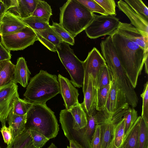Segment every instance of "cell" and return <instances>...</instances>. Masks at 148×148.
<instances>
[{"instance_id": "d590c367", "label": "cell", "mask_w": 148, "mask_h": 148, "mask_svg": "<svg viewBox=\"0 0 148 148\" xmlns=\"http://www.w3.org/2000/svg\"><path fill=\"white\" fill-rule=\"evenodd\" d=\"M134 10L148 19V8L141 0H124Z\"/></svg>"}, {"instance_id": "d6986e66", "label": "cell", "mask_w": 148, "mask_h": 148, "mask_svg": "<svg viewBox=\"0 0 148 148\" xmlns=\"http://www.w3.org/2000/svg\"><path fill=\"white\" fill-rule=\"evenodd\" d=\"M123 113L121 112L101 123V148H108L111 140L115 125L123 118Z\"/></svg>"}, {"instance_id": "681fc988", "label": "cell", "mask_w": 148, "mask_h": 148, "mask_svg": "<svg viewBox=\"0 0 148 148\" xmlns=\"http://www.w3.org/2000/svg\"><path fill=\"white\" fill-rule=\"evenodd\" d=\"M145 148H148V146H146Z\"/></svg>"}, {"instance_id": "30bf717a", "label": "cell", "mask_w": 148, "mask_h": 148, "mask_svg": "<svg viewBox=\"0 0 148 148\" xmlns=\"http://www.w3.org/2000/svg\"><path fill=\"white\" fill-rule=\"evenodd\" d=\"M111 75L110 90L105 108L103 111L111 116H113L123 110L127 109L129 105L116 79L111 74Z\"/></svg>"}, {"instance_id": "f907efd6", "label": "cell", "mask_w": 148, "mask_h": 148, "mask_svg": "<svg viewBox=\"0 0 148 148\" xmlns=\"http://www.w3.org/2000/svg\"><path fill=\"white\" fill-rule=\"evenodd\" d=\"M67 148H69V147L68 146H67Z\"/></svg>"}, {"instance_id": "ab89813d", "label": "cell", "mask_w": 148, "mask_h": 148, "mask_svg": "<svg viewBox=\"0 0 148 148\" xmlns=\"http://www.w3.org/2000/svg\"><path fill=\"white\" fill-rule=\"evenodd\" d=\"M33 145L35 148L43 147L49 139L45 136L36 131L30 130Z\"/></svg>"}, {"instance_id": "4fadbf2b", "label": "cell", "mask_w": 148, "mask_h": 148, "mask_svg": "<svg viewBox=\"0 0 148 148\" xmlns=\"http://www.w3.org/2000/svg\"><path fill=\"white\" fill-rule=\"evenodd\" d=\"M58 79L59 83L61 94L64 101L66 109L69 110L79 103L78 100L79 95L78 90L67 78L59 74Z\"/></svg>"}, {"instance_id": "d6a6232c", "label": "cell", "mask_w": 148, "mask_h": 148, "mask_svg": "<svg viewBox=\"0 0 148 148\" xmlns=\"http://www.w3.org/2000/svg\"><path fill=\"white\" fill-rule=\"evenodd\" d=\"M51 26L61 38L63 42L67 43L69 45H74V37L59 23L53 22Z\"/></svg>"}, {"instance_id": "44dd1931", "label": "cell", "mask_w": 148, "mask_h": 148, "mask_svg": "<svg viewBox=\"0 0 148 148\" xmlns=\"http://www.w3.org/2000/svg\"><path fill=\"white\" fill-rule=\"evenodd\" d=\"M26 118L27 114L23 115H18L13 113L12 110L10 112L7 121L13 140L25 130Z\"/></svg>"}, {"instance_id": "3957f363", "label": "cell", "mask_w": 148, "mask_h": 148, "mask_svg": "<svg viewBox=\"0 0 148 148\" xmlns=\"http://www.w3.org/2000/svg\"><path fill=\"white\" fill-rule=\"evenodd\" d=\"M102 56L105 60L111 74L117 79L119 86L124 92L129 105L136 107L138 99L123 69L112 41L108 40L100 44Z\"/></svg>"}, {"instance_id": "d4e9b609", "label": "cell", "mask_w": 148, "mask_h": 148, "mask_svg": "<svg viewBox=\"0 0 148 148\" xmlns=\"http://www.w3.org/2000/svg\"><path fill=\"white\" fill-rule=\"evenodd\" d=\"M14 66L10 60L0 62V88L13 82Z\"/></svg>"}, {"instance_id": "b9f144b4", "label": "cell", "mask_w": 148, "mask_h": 148, "mask_svg": "<svg viewBox=\"0 0 148 148\" xmlns=\"http://www.w3.org/2000/svg\"><path fill=\"white\" fill-rule=\"evenodd\" d=\"M0 131L4 142L7 145H8L13 140L12 134L10 129L7 127L5 125H2Z\"/></svg>"}, {"instance_id": "7bdbcfd3", "label": "cell", "mask_w": 148, "mask_h": 148, "mask_svg": "<svg viewBox=\"0 0 148 148\" xmlns=\"http://www.w3.org/2000/svg\"><path fill=\"white\" fill-rule=\"evenodd\" d=\"M11 58L10 51L7 50L0 42V62L10 60Z\"/></svg>"}, {"instance_id": "9c48e42d", "label": "cell", "mask_w": 148, "mask_h": 148, "mask_svg": "<svg viewBox=\"0 0 148 148\" xmlns=\"http://www.w3.org/2000/svg\"><path fill=\"white\" fill-rule=\"evenodd\" d=\"M120 23L119 19L115 16L94 14L93 20L84 30L88 38L96 39L110 36L117 29Z\"/></svg>"}, {"instance_id": "74e56055", "label": "cell", "mask_w": 148, "mask_h": 148, "mask_svg": "<svg viewBox=\"0 0 148 148\" xmlns=\"http://www.w3.org/2000/svg\"><path fill=\"white\" fill-rule=\"evenodd\" d=\"M143 91L140 97L143 100L142 112L141 116L148 123V82L145 84Z\"/></svg>"}, {"instance_id": "ee69618b", "label": "cell", "mask_w": 148, "mask_h": 148, "mask_svg": "<svg viewBox=\"0 0 148 148\" xmlns=\"http://www.w3.org/2000/svg\"><path fill=\"white\" fill-rule=\"evenodd\" d=\"M5 6L7 11L11 8L17 7L18 5V0H1Z\"/></svg>"}, {"instance_id": "ba28073f", "label": "cell", "mask_w": 148, "mask_h": 148, "mask_svg": "<svg viewBox=\"0 0 148 148\" xmlns=\"http://www.w3.org/2000/svg\"><path fill=\"white\" fill-rule=\"evenodd\" d=\"M1 42L8 50H23L37 40L33 30L28 26L12 33L0 36Z\"/></svg>"}, {"instance_id": "f1b7e54d", "label": "cell", "mask_w": 148, "mask_h": 148, "mask_svg": "<svg viewBox=\"0 0 148 148\" xmlns=\"http://www.w3.org/2000/svg\"><path fill=\"white\" fill-rule=\"evenodd\" d=\"M19 18L25 24L34 30L45 29L50 26L49 22L40 17L31 16L25 18Z\"/></svg>"}, {"instance_id": "f35d334b", "label": "cell", "mask_w": 148, "mask_h": 148, "mask_svg": "<svg viewBox=\"0 0 148 148\" xmlns=\"http://www.w3.org/2000/svg\"><path fill=\"white\" fill-rule=\"evenodd\" d=\"M105 11L108 15L115 16L116 15V4L114 0H94Z\"/></svg>"}, {"instance_id": "1f68e13d", "label": "cell", "mask_w": 148, "mask_h": 148, "mask_svg": "<svg viewBox=\"0 0 148 148\" xmlns=\"http://www.w3.org/2000/svg\"><path fill=\"white\" fill-rule=\"evenodd\" d=\"M148 146V123L141 116L139 124L138 148H145Z\"/></svg>"}, {"instance_id": "2e32d148", "label": "cell", "mask_w": 148, "mask_h": 148, "mask_svg": "<svg viewBox=\"0 0 148 148\" xmlns=\"http://www.w3.org/2000/svg\"><path fill=\"white\" fill-rule=\"evenodd\" d=\"M27 26L18 17L8 11L0 20V36L18 31Z\"/></svg>"}, {"instance_id": "5bb4252c", "label": "cell", "mask_w": 148, "mask_h": 148, "mask_svg": "<svg viewBox=\"0 0 148 148\" xmlns=\"http://www.w3.org/2000/svg\"><path fill=\"white\" fill-rule=\"evenodd\" d=\"M117 5L119 10L130 20L131 24L137 29L145 37L148 39V19L134 10L124 0L118 1Z\"/></svg>"}, {"instance_id": "8fae6325", "label": "cell", "mask_w": 148, "mask_h": 148, "mask_svg": "<svg viewBox=\"0 0 148 148\" xmlns=\"http://www.w3.org/2000/svg\"><path fill=\"white\" fill-rule=\"evenodd\" d=\"M106 64L105 60L96 48L94 47L89 52L87 58L83 61L84 70L82 87L83 94L87 88L88 75H91L94 85L95 87L96 81L98 74L102 67Z\"/></svg>"}, {"instance_id": "603a6c76", "label": "cell", "mask_w": 148, "mask_h": 148, "mask_svg": "<svg viewBox=\"0 0 148 148\" xmlns=\"http://www.w3.org/2000/svg\"><path fill=\"white\" fill-rule=\"evenodd\" d=\"M71 113L73 128L78 130L85 127L87 123V115L80 103L73 106L68 110Z\"/></svg>"}, {"instance_id": "816d5d0a", "label": "cell", "mask_w": 148, "mask_h": 148, "mask_svg": "<svg viewBox=\"0 0 148 148\" xmlns=\"http://www.w3.org/2000/svg\"><path fill=\"white\" fill-rule=\"evenodd\" d=\"M0 148H1V147H0Z\"/></svg>"}, {"instance_id": "7dc6e473", "label": "cell", "mask_w": 148, "mask_h": 148, "mask_svg": "<svg viewBox=\"0 0 148 148\" xmlns=\"http://www.w3.org/2000/svg\"><path fill=\"white\" fill-rule=\"evenodd\" d=\"M70 143V148H80L77 145L73 143L69 142Z\"/></svg>"}, {"instance_id": "7c38bea8", "label": "cell", "mask_w": 148, "mask_h": 148, "mask_svg": "<svg viewBox=\"0 0 148 148\" xmlns=\"http://www.w3.org/2000/svg\"><path fill=\"white\" fill-rule=\"evenodd\" d=\"M18 97V86L13 82L0 88V121L2 125H6L13 103Z\"/></svg>"}, {"instance_id": "8992f818", "label": "cell", "mask_w": 148, "mask_h": 148, "mask_svg": "<svg viewBox=\"0 0 148 148\" xmlns=\"http://www.w3.org/2000/svg\"><path fill=\"white\" fill-rule=\"evenodd\" d=\"M71 116L70 112L66 109L61 110L60 114V122L65 136L69 142L76 144L80 148H91V140L95 126L98 123L97 112L92 116H89L87 115L86 126L78 130L73 128Z\"/></svg>"}, {"instance_id": "484cf974", "label": "cell", "mask_w": 148, "mask_h": 148, "mask_svg": "<svg viewBox=\"0 0 148 148\" xmlns=\"http://www.w3.org/2000/svg\"><path fill=\"white\" fill-rule=\"evenodd\" d=\"M6 148H35L33 144L30 130L25 129L7 145Z\"/></svg>"}, {"instance_id": "f6af8a7d", "label": "cell", "mask_w": 148, "mask_h": 148, "mask_svg": "<svg viewBox=\"0 0 148 148\" xmlns=\"http://www.w3.org/2000/svg\"><path fill=\"white\" fill-rule=\"evenodd\" d=\"M7 11V9L1 0H0V20L3 14Z\"/></svg>"}, {"instance_id": "52a82bcc", "label": "cell", "mask_w": 148, "mask_h": 148, "mask_svg": "<svg viewBox=\"0 0 148 148\" xmlns=\"http://www.w3.org/2000/svg\"><path fill=\"white\" fill-rule=\"evenodd\" d=\"M56 51L61 62L70 75L72 83L75 87H82L84 76L83 61L76 56L69 45L66 42H61Z\"/></svg>"}, {"instance_id": "4dcf8cb0", "label": "cell", "mask_w": 148, "mask_h": 148, "mask_svg": "<svg viewBox=\"0 0 148 148\" xmlns=\"http://www.w3.org/2000/svg\"><path fill=\"white\" fill-rule=\"evenodd\" d=\"M111 75L107 64L100 71L96 81L95 87L100 88L110 84Z\"/></svg>"}, {"instance_id": "f546056e", "label": "cell", "mask_w": 148, "mask_h": 148, "mask_svg": "<svg viewBox=\"0 0 148 148\" xmlns=\"http://www.w3.org/2000/svg\"><path fill=\"white\" fill-rule=\"evenodd\" d=\"M138 117L137 111L134 108L129 107L125 110L123 116L124 121V136L127 134Z\"/></svg>"}, {"instance_id": "8d00e7d4", "label": "cell", "mask_w": 148, "mask_h": 148, "mask_svg": "<svg viewBox=\"0 0 148 148\" xmlns=\"http://www.w3.org/2000/svg\"><path fill=\"white\" fill-rule=\"evenodd\" d=\"M91 12L99 13L102 15H108L104 10L94 0H77Z\"/></svg>"}, {"instance_id": "cb8c5ba5", "label": "cell", "mask_w": 148, "mask_h": 148, "mask_svg": "<svg viewBox=\"0 0 148 148\" xmlns=\"http://www.w3.org/2000/svg\"><path fill=\"white\" fill-rule=\"evenodd\" d=\"M140 117V116L138 117L130 129L124 136L120 148H138Z\"/></svg>"}, {"instance_id": "7402d4cb", "label": "cell", "mask_w": 148, "mask_h": 148, "mask_svg": "<svg viewBox=\"0 0 148 148\" xmlns=\"http://www.w3.org/2000/svg\"><path fill=\"white\" fill-rule=\"evenodd\" d=\"M37 1L38 0H18V6L8 11L20 18L28 17L32 15Z\"/></svg>"}, {"instance_id": "e0dca14e", "label": "cell", "mask_w": 148, "mask_h": 148, "mask_svg": "<svg viewBox=\"0 0 148 148\" xmlns=\"http://www.w3.org/2000/svg\"><path fill=\"white\" fill-rule=\"evenodd\" d=\"M121 34L137 44L145 52H148V39L131 24L121 22L116 29Z\"/></svg>"}, {"instance_id": "c3c4849f", "label": "cell", "mask_w": 148, "mask_h": 148, "mask_svg": "<svg viewBox=\"0 0 148 148\" xmlns=\"http://www.w3.org/2000/svg\"><path fill=\"white\" fill-rule=\"evenodd\" d=\"M47 148H57L55 145L52 143Z\"/></svg>"}, {"instance_id": "277c9868", "label": "cell", "mask_w": 148, "mask_h": 148, "mask_svg": "<svg viewBox=\"0 0 148 148\" xmlns=\"http://www.w3.org/2000/svg\"><path fill=\"white\" fill-rule=\"evenodd\" d=\"M60 24L74 37L84 30L94 14L77 0H68L60 8Z\"/></svg>"}, {"instance_id": "9a60e30c", "label": "cell", "mask_w": 148, "mask_h": 148, "mask_svg": "<svg viewBox=\"0 0 148 148\" xmlns=\"http://www.w3.org/2000/svg\"><path fill=\"white\" fill-rule=\"evenodd\" d=\"M88 77L87 88L84 94V101L80 104L87 115L90 116L95 115L97 111V88L94 85L90 74L88 75Z\"/></svg>"}, {"instance_id": "836d02e7", "label": "cell", "mask_w": 148, "mask_h": 148, "mask_svg": "<svg viewBox=\"0 0 148 148\" xmlns=\"http://www.w3.org/2000/svg\"><path fill=\"white\" fill-rule=\"evenodd\" d=\"M33 104L18 97L14 101L12 111L14 114L19 115L27 114Z\"/></svg>"}, {"instance_id": "6da1fadb", "label": "cell", "mask_w": 148, "mask_h": 148, "mask_svg": "<svg viewBox=\"0 0 148 148\" xmlns=\"http://www.w3.org/2000/svg\"><path fill=\"white\" fill-rule=\"evenodd\" d=\"M110 36L121 64L135 88L148 52H145L137 44L117 29Z\"/></svg>"}, {"instance_id": "5b68a950", "label": "cell", "mask_w": 148, "mask_h": 148, "mask_svg": "<svg viewBox=\"0 0 148 148\" xmlns=\"http://www.w3.org/2000/svg\"><path fill=\"white\" fill-rule=\"evenodd\" d=\"M59 126L54 112L46 104H33L27 113L25 129L39 132L49 140L57 136Z\"/></svg>"}, {"instance_id": "ac0fdd59", "label": "cell", "mask_w": 148, "mask_h": 148, "mask_svg": "<svg viewBox=\"0 0 148 148\" xmlns=\"http://www.w3.org/2000/svg\"><path fill=\"white\" fill-rule=\"evenodd\" d=\"M34 31L37 36V40L51 51H56V48L60 46L61 42H63L51 25L45 29Z\"/></svg>"}, {"instance_id": "e575fe53", "label": "cell", "mask_w": 148, "mask_h": 148, "mask_svg": "<svg viewBox=\"0 0 148 148\" xmlns=\"http://www.w3.org/2000/svg\"><path fill=\"white\" fill-rule=\"evenodd\" d=\"M110 87V84L100 88H97L96 110L103 111L105 106Z\"/></svg>"}, {"instance_id": "bcb514c9", "label": "cell", "mask_w": 148, "mask_h": 148, "mask_svg": "<svg viewBox=\"0 0 148 148\" xmlns=\"http://www.w3.org/2000/svg\"><path fill=\"white\" fill-rule=\"evenodd\" d=\"M144 64L145 66V71L146 73L148 74V52L146 54V58L144 62Z\"/></svg>"}, {"instance_id": "60d3db41", "label": "cell", "mask_w": 148, "mask_h": 148, "mask_svg": "<svg viewBox=\"0 0 148 148\" xmlns=\"http://www.w3.org/2000/svg\"><path fill=\"white\" fill-rule=\"evenodd\" d=\"M101 130L100 125H97L90 143L91 148H101Z\"/></svg>"}, {"instance_id": "4316f807", "label": "cell", "mask_w": 148, "mask_h": 148, "mask_svg": "<svg viewBox=\"0 0 148 148\" xmlns=\"http://www.w3.org/2000/svg\"><path fill=\"white\" fill-rule=\"evenodd\" d=\"M124 136V121L123 118L114 126L113 135L108 148H120Z\"/></svg>"}, {"instance_id": "83f0119b", "label": "cell", "mask_w": 148, "mask_h": 148, "mask_svg": "<svg viewBox=\"0 0 148 148\" xmlns=\"http://www.w3.org/2000/svg\"><path fill=\"white\" fill-rule=\"evenodd\" d=\"M52 15V9L47 3L44 1L38 0L36 7L31 16L41 18L49 22Z\"/></svg>"}, {"instance_id": "ffe728a7", "label": "cell", "mask_w": 148, "mask_h": 148, "mask_svg": "<svg viewBox=\"0 0 148 148\" xmlns=\"http://www.w3.org/2000/svg\"><path fill=\"white\" fill-rule=\"evenodd\" d=\"M31 74L25 58H19L15 65L13 82L16 84L18 83L25 88L28 85Z\"/></svg>"}, {"instance_id": "7a4b0ae2", "label": "cell", "mask_w": 148, "mask_h": 148, "mask_svg": "<svg viewBox=\"0 0 148 148\" xmlns=\"http://www.w3.org/2000/svg\"><path fill=\"white\" fill-rule=\"evenodd\" d=\"M27 87L24 99L32 104H45L60 92L57 76L43 70L30 79Z\"/></svg>"}]
</instances>
